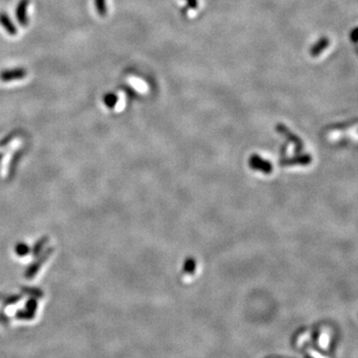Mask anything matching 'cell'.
Segmentation results:
<instances>
[{
	"instance_id": "1",
	"label": "cell",
	"mask_w": 358,
	"mask_h": 358,
	"mask_svg": "<svg viewBox=\"0 0 358 358\" xmlns=\"http://www.w3.org/2000/svg\"><path fill=\"white\" fill-rule=\"evenodd\" d=\"M27 72L22 68H15L10 70H4L0 73V80L2 82H13L25 78Z\"/></svg>"
},
{
	"instance_id": "2",
	"label": "cell",
	"mask_w": 358,
	"mask_h": 358,
	"mask_svg": "<svg viewBox=\"0 0 358 358\" xmlns=\"http://www.w3.org/2000/svg\"><path fill=\"white\" fill-rule=\"evenodd\" d=\"M30 1L29 0H20L16 8V17L21 26L26 27L29 23L28 19V6Z\"/></svg>"
},
{
	"instance_id": "3",
	"label": "cell",
	"mask_w": 358,
	"mask_h": 358,
	"mask_svg": "<svg viewBox=\"0 0 358 358\" xmlns=\"http://www.w3.org/2000/svg\"><path fill=\"white\" fill-rule=\"evenodd\" d=\"M0 25L4 28V30L6 31L7 34H9L11 36H14L17 34V28L14 26L10 17L4 12L0 13Z\"/></svg>"
},
{
	"instance_id": "4",
	"label": "cell",
	"mask_w": 358,
	"mask_h": 358,
	"mask_svg": "<svg viewBox=\"0 0 358 358\" xmlns=\"http://www.w3.org/2000/svg\"><path fill=\"white\" fill-rule=\"evenodd\" d=\"M330 45V41L328 38H324L322 39L320 42H318L312 49L311 51V55L313 57H318L324 50H326L328 48V46Z\"/></svg>"
},
{
	"instance_id": "5",
	"label": "cell",
	"mask_w": 358,
	"mask_h": 358,
	"mask_svg": "<svg viewBox=\"0 0 358 358\" xmlns=\"http://www.w3.org/2000/svg\"><path fill=\"white\" fill-rule=\"evenodd\" d=\"M94 1H95V6H96L98 14L101 17H105L108 13L107 0H94Z\"/></svg>"
},
{
	"instance_id": "6",
	"label": "cell",
	"mask_w": 358,
	"mask_h": 358,
	"mask_svg": "<svg viewBox=\"0 0 358 358\" xmlns=\"http://www.w3.org/2000/svg\"><path fill=\"white\" fill-rule=\"evenodd\" d=\"M104 101L109 108H114L117 105L118 97L115 94H107L104 98Z\"/></svg>"
},
{
	"instance_id": "7",
	"label": "cell",
	"mask_w": 358,
	"mask_h": 358,
	"mask_svg": "<svg viewBox=\"0 0 358 358\" xmlns=\"http://www.w3.org/2000/svg\"><path fill=\"white\" fill-rule=\"evenodd\" d=\"M188 2V6H189V9H197L198 7V1L197 0H187Z\"/></svg>"
}]
</instances>
